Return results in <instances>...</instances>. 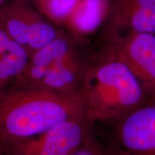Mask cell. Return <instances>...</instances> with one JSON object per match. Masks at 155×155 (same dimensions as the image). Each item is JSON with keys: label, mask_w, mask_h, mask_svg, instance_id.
Here are the masks:
<instances>
[{"label": "cell", "mask_w": 155, "mask_h": 155, "mask_svg": "<svg viewBox=\"0 0 155 155\" xmlns=\"http://www.w3.org/2000/svg\"><path fill=\"white\" fill-rule=\"evenodd\" d=\"M86 116L79 93L11 83L0 90V152L68 120Z\"/></svg>", "instance_id": "cell-1"}, {"label": "cell", "mask_w": 155, "mask_h": 155, "mask_svg": "<svg viewBox=\"0 0 155 155\" xmlns=\"http://www.w3.org/2000/svg\"><path fill=\"white\" fill-rule=\"evenodd\" d=\"M78 93L92 124L121 118L142 106L146 96L129 67L111 54L98 63H88Z\"/></svg>", "instance_id": "cell-2"}, {"label": "cell", "mask_w": 155, "mask_h": 155, "mask_svg": "<svg viewBox=\"0 0 155 155\" xmlns=\"http://www.w3.org/2000/svg\"><path fill=\"white\" fill-rule=\"evenodd\" d=\"M86 116L65 121L32 138L12 144L0 155H71L92 131Z\"/></svg>", "instance_id": "cell-3"}, {"label": "cell", "mask_w": 155, "mask_h": 155, "mask_svg": "<svg viewBox=\"0 0 155 155\" xmlns=\"http://www.w3.org/2000/svg\"><path fill=\"white\" fill-rule=\"evenodd\" d=\"M118 122L104 144L111 155H155V104L141 106Z\"/></svg>", "instance_id": "cell-4"}, {"label": "cell", "mask_w": 155, "mask_h": 155, "mask_svg": "<svg viewBox=\"0 0 155 155\" xmlns=\"http://www.w3.org/2000/svg\"><path fill=\"white\" fill-rule=\"evenodd\" d=\"M111 55L127 64L144 88L155 99V36L134 34L117 44Z\"/></svg>", "instance_id": "cell-5"}, {"label": "cell", "mask_w": 155, "mask_h": 155, "mask_svg": "<svg viewBox=\"0 0 155 155\" xmlns=\"http://www.w3.org/2000/svg\"><path fill=\"white\" fill-rule=\"evenodd\" d=\"M105 11V0H78L71 24L78 33L88 34L99 27Z\"/></svg>", "instance_id": "cell-6"}, {"label": "cell", "mask_w": 155, "mask_h": 155, "mask_svg": "<svg viewBox=\"0 0 155 155\" xmlns=\"http://www.w3.org/2000/svg\"><path fill=\"white\" fill-rule=\"evenodd\" d=\"M29 58L28 50L12 40L7 51L0 58V90L15 82L24 71Z\"/></svg>", "instance_id": "cell-7"}, {"label": "cell", "mask_w": 155, "mask_h": 155, "mask_svg": "<svg viewBox=\"0 0 155 155\" xmlns=\"http://www.w3.org/2000/svg\"><path fill=\"white\" fill-rule=\"evenodd\" d=\"M58 37V32L51 25L42 21H32L30 25L26 50L29 55H32Z\"/></svg>", "instance_id": "cell-8"}, {"label": "cell", "mask_w": 155, "mask_h": 155, "mask_svg": "<svg viewBox=\"0 0 155 155\" xmlns=\"http://www.w3.org/2000/svg\"><path fill=\"white\" fill-rule=\"evenodd\" d=\"M131 25L134 34L154 33L155 7H139L131 17Z\"/></svg>", "instance_id": "cell-9"}, {"label": "cell", "mask_w": 155, "mask_h": 155, "mask_svg": "<svg viewBox=\"0 0 155 155\" xmlns=\"http://www.w3.org/2000/svg\"><path fill=\"white\" fill-rule=\"evenodd\" d=\"M78 0H48V11L55 19H63L71 17Z\"/></svg>", "instance_id": "cell-10"}, {"label": "cell", "mask_w": 155, "mask_h": 155, "mask_svg": "<svg viewBox=\"0 0 155 155\" xmlns=\"http://www.w3.org/2000/svg\"><path fill=\"white\" fill-rule=\"evenodd\" d=\"M71 155H111L104 143L93 134L92 131L82 144Z\"/></svg>", "instance_id": "cell-11"}, {"label": "cell", "mask_w": 155, "mask_h": 155, "mask_svg": "<svg viewBox=\"0 0 155 155\" xmlns=\"http://www.w3.org/2000/svg\"><path fill=\"white\" fill-rule=\"evenodd\" d=\"M11 40L9 35L0 25V58L7 51Z\"/></svg>", "instance_id": "cell-12"}, {"label": "cell", "mask_w": 155, "mask_h": 155, "mask_svg": "<svg viewBox=\"0 0 155 155\" xmlns=\"http://www.w3.org/2000/svg\"><path fill=\"white\" fill-rule=\"evenodd\" d=\"M140 7H155V0H136Z\"/></svg>", "instance_id": "cell-13"}, {"label": "cell", "mask_w": 155, "mask_h": 155, "mask_svg": "<svg viewBox=\"0 0 155 155\" xmlns=\"http://www.w3.org/2000/svg\"><path fill=\"white\" fill-rule=\"evenodd\" d=\"M4 1H5V0H0V6L2 5V3L4 2Z\"/></svg>", "instance_id": "cell-14"}]
</instances>
